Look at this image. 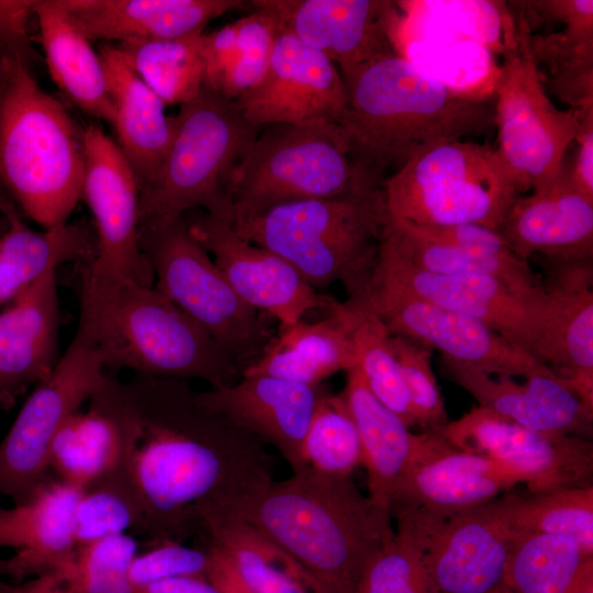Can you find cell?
<instances>
[{"mask_svg":"<svg viewBox=\"0 0 593 593\" xmlns=\"http://www.w3.org/2000/svg\"><path fill=\"white\" fill-rule=\"evenodd\" d=\"M178 380L143 378V412L127 471L154 541L198 534L210 512L226 513L272 481L264 444L200 406Z\"/></svg>","mask_w":593,"mask_h":593,"instance_id":"obj_1","label":"cell"},{"mask_svg":"<svg viewBox=\"0 0 593 593\" xmlns=\"http://www.w3.org/2000/svg\"><path fill=\"white\" fill-rule=\"evenodd\" d=\"M343 79L346 108L338 125L354 164L378 186L388 168L494 127L488 98L458 92L395 52L369 59Z\"/></svg>","mask_w":593,"mask_h":593,"instance_id":"obj_2","label":"cell"},{"mask_svg":"<svg viewBox=\"0 0 593 593\" xmlns=\"http://www.w3.org/2000/svg\"><path fill=\"white\" fill-rule=\"evenodd\" d=\"M225 514L287 553L318 593H356L371 559L394 536L391 514L363 494L351 475L310 468L272 481Z\"/></svg>","mask_w":593,"mask_h":593,"instance_id":"obj_3","label":"cell"},{"mask_svg":"<svg viewBox=\"0 0 593 593\" xmlns=\"http://www.w3.org/2000/svg\"><path fill=\"white\" fill-rule=\"evenodd\" d=\"M80 299L78 327L105 368L154 379H201L211 388L243 376L237 361L154 284L86 267Z\"/></svg>","mask_w":593,"mask_h":593,"instance_id":"obj_4","label":"cell"},{"mask_svg":"<svg viewBox=\"0 0 593 593\" xmlns=\"http://www.w3.org/2000/svg\"><path fill=\"white\" fill-rule=\"evenodd\" d=\"M31 60L0 55V183L44 230L67 223L81 200L83 128L46 93Z\"/></svg>","mask_w":593,"mask_h":593,"instance_id":"obj_5","label":"cell"},{"mask_svg":"<svg viewBox=\"0 0 593 593\" xmlns=\"http://www.w3.org/2000/svg\"><path fill=\"white\" fill-rule=\"evenodd\" d=\"M387 217L382 188L283 203L233 225L244 239L291 264L314 289L367 287Z\"/></svg>","mask_w":593,"mask_h":593,"instance_id":"obj_6","label":"cell"},{"mask_svg":"<svg viewBox=\"0 0 593 593\" xmlns=\"http://www.w3.org/2000/svg\"><path fill=\"white\" fill-rule=\"evenodd\" d=\"M168 153L139 191V224L184 216L192 209L234 223L233 182L259 128L235 102L203 85L180 105Z\"/></svg>","mask_w":593,"mask_h":593,"instance_id":"obj_7","label":"cell"},{"mask_svg":"<svg viewBox=\"0 0 593 593\" xmlns=\"http://www.w3.org/2000/svg\"><path fill=\"white\" fill-rule=\"evenodd\" d=\"M382 193L389 215L415 225L494 231L519 194L496 149L470 141L416 154L383 180Z\"/></svg>","mask_w":593,"mask_h":593,"instance_id":"obj_8","label":"cell"},{"mask_svg":"<svg viewBox=\"0 0 593 593\" xmlns=\"http://www.w3.org/2000/svg\"><path fill=\"white\" fill-rule=\"evenodd\" d=\"M261 128L234 178L233 225L283 203L382 188L358 170L338 124Z\"/></svg>","mask_w":593,"mask_h":593,"instance_id":"obj_9","label":"cell"},{"mask_svg":"<svg viewBox=\"0 0 593 593\" xmlns=\"http://www.w3.org/2000/svg\"><path fill=\"white\" fill-rule=\"evenodd\" d=\"M139 245L154 286L206 331L244 370L273 336L233 290L184 216L139 224Z\"/></svg>","mask_w":593,"mask_h":593,"instance_id":"obj_10","label":"cell"},{"mask_svg":"<svg viewBox=\"0 0 593 593\" xmlns=\"http://www.w3.org/2000/svg\"><path fill=\"white\" fill-rule=\"evenodd\" d=\"M510 7L519 38L515 53L504 58L495 82V149L521 193L559 174L579 132L580 118L577 110H559L551 102L533 57L532 30L524 15Z\"/></svg>","mask_w":593,"mask_h":593,"instance_id":"obj_11","label":"cell"},{"mask_svg":"<svg viewBox=\"0 0 593 593\" xmlns=\"http://www.w3.org/2000/svg\"><path fill=\"white\" fill-rule=\"evenodd\" d=\"M105 369L94 344L78 327L66 353L36 383L0 443V494L20 504L48 479L54 438L111 380Z\"/></svg>","mask_w":593,"mask_h":593,"instance_id":"obj_12","label":"cell"},{"mask_svg":"<svg viewBox=\"0 0 593 593\" xmlns=\"http://www.w3.org/2000/svg\"><path fill=\"white\" fill-rule=\"evenodd\" d=\"M369 282L472 317L545 363L549 301L544 284L526 288L490 276L424 271L401 259L380 240Z\"/></svg>","mask_w":593,"mask_h":593,"instance_id":"obj_13","label":"cell"},{"mask_svg":"<svg viewBox=\"0 0 593 593\" xmlns=\"http://www.w3.org/2000/svg\"><path fill=\"white\" fill-rule=\"evenodd\" d=\"M495 500L446 517L391 510L395 530L418 548L438 593H503L516 533Z\"/></svg>","mask_w":593,"mask_h":593,"instance_id":"obj_14","label":"cell"},{"mask_svg":"<svg viewBox=\"0 0 593 593\" xmlns=\"http://www.w3.org/2000/svg\"><path fill=\"white\" fill-rule=\"evenodd\" d=\"M348 299L373 312L390 334L436 349L441 358L492 376L527 378L551 371L483 323L413 294L369 282Z\"/></svg>","mask_w":593,"mask_h":593,"instance_id":"obj_15","label":"cell"},{"mask_svg":"<svg viewBox=\"0 0 593 593\" xmlns=\"http://www.w3.org/2000/svg\"><path fill=\"white\" fill-rule=\"evenodd\" d=\"M435 432L456 448L519 471L529 494L592 484L593 446L586 438L532 430L479 405Z\"/></svg>","mask_w":593,"mask_h":593,"instance_id":"obj_16","label":"cell"},{"mask_svg":"<svg viewBox=\"0 0 593 593\" xmlns=\"http://www.w3.org/2000/svg\"><path fill=\"white\" fill-rule=\"evenodd\" d=\"M83 199L93 216L97 253L93 271L154 284L139 245V187L119 145L99 126L83 128Z\"/></svg>","mask_w":593,"mask_h":593,"instance_id":"obj_17","label":"cell"},{"mask_svg":"<svg viewBox=\"0 0 593 593\" xmlns=\"http://www.w3.org/2000/svg\"><path fill=\"white\" fill-rule=\"evenodd\" d=\"M234 102L257 128L339 124L346 90L339 69L326 56L280 29L264 77Z\"/></svg>","mask_w":593,"mask_h":593,"instance_id":"obj_18","label":"cell"},{"mask_svg":"<svg viewBox=\"0 0 593 593\" xmlns=\"http://www.w3.org/2000/svg\"><path fill=\"white\" fill-rule=\"evenodd\" d=\"M187 222L237 295L281 327L302 321L312 310L327 311L335 301L318 293L282 257L244 239L232 224L205 212Z\"/></svg>","mask_w":593,"mask_h":593,"instance_id":"obj_19","label":"cell"},{"mask_svg":"<svg viewBox=\"0 0 593 593\" xmlns=\"http://www.w3.org/2000/svg\"><path fill=\"white\" fill-rule=\"evenodd\" d=\"M54 438L48 467L57 479L83 489L127 467L143 412V378L128 383L110 380Z\"/></svg>","mask_w":593,"mask_h":593,"instance_id":"obj_20","label":"cell"},{"mask_svg":"<svg viewBox=\"0 0 593 593\" xmlns=\"http://www.w3.org/2000/svg\"><path fill=\"white\" fill-rule=\"evenodd\" d=\"M526 478L485 456L454 447L435 430L417 434L411 463L393 501L406 507L446 517L489 503Z\"/></svg>","mask_w":593,"mask_h":593,"instance_id":"obj_21","label":"cell"},{"mask_svg":"<svg viewBox=\"0 0 593 593\" xmlns=\"http://www.w3.org/2000/svg\"><path fill=\"white\" fill-rule=\"evenodd\" d=\"M253 10L272 16L281 30L349 74L369 59L395 52L389 35L395 1L253 0Z\"/></svg>","mask_w":593,"mask_h":593,"instance_id":"obj_22","label":"cell"},{"mask_svg":"<svg viewBox=\"0 0 593 593\" xmlns=\"http://www.w3.org/2000/svg\"><path fill=\"white\" fill-rule=\"evenodd\" d=\"M327 391L283 379L247 374L228 385L195 393L197 403L262 444L275 447L293 473L303 471V440L315 409Z\"/></svg>","mask_w":593,"mask_h":593,"instance_id":"obj_23","label":"cell"},{"mask_svg":"<svg viewBox=\"0 0 593 593\" xmlns=\"http://www.w3.org/2000/svg\"><path fill=\"white\" fill-rule=\"evenodd\" d=\"M499 233L519 258L592 260L593 199L572 182L566 158L559 174L527 197H517Z\"/></svg>","mask_w":593,"mask_h":593,"instance_id":"obj_24","label":"cell"},{"mask_svg":"<svg viewBox=\"0 0 593 593\" xmlns=\"http://www.w3.org/2000/svg\"><path fill=\"white\" fill-rule=\"evenodd\" d=\"M79 494L80 489L48 478L25 502L0 504V548L14 552L0 560V575L19 583L68 568L76 551L74 512Z\"/></svg>","mask_w":593,"mask_h":593,"instance_id":"obj_25","label":"cell"},{"mask_svg":"<svg viewBox=\"0 0 593 593\" xmlns=\"http://www.w3.org/2000/svg\"><path fill=\"white\" fill-rule=\"evenodd\" d=\"M448 377L465 389L479 406L525 428L589 438L593 411L589 410L552 371L525 378L485 373L441 358Z\"/></svg>","mask_w":593,"mask_h":593,"instance_id":"obj_26","label":"cell"},{"mask_svg":"<svg viewBox=\"0 0 593 593\" xmlns=\"http://www.w3.org/2000/svg\"><path fill=\"white\" fill-rule=\"evenodd\" d=\"M542 280L549 301L546 366L593 411L592 260L550 261Z\"/></svg>","mask_w":593,"mask_h":593,"instance_id":"obj_27","label":"cell"},{"mask_svg":"<svg viewBox=\"0 0 593 593\" xmlns=\"http://www.w3.org/2000/svg\"><path fill=\"white\" fill-rule=\"evenodd\" d=\"M76 27L91 42L174 38L204 30L243 0H58Z\"/></svg>","mask_w":593,"mask_h":593,"instance_id":"obj_28","label":"cell"},{"mask_svg":"<svg viewBox=\"0 0 593 593\" xmlns=\"http://www.w3.org/2000/svg\"><path fill=\"white\" fill-rule=\"evenodd\" d=\"M526 19L559 22L564 27L548 34H530V48L542 82L570 109L593 107V1H514Z\"/></svg>","mask_w":593,"mask_h":593,"instance_id":"obj_29","label":"cell"},{"mask_svg":"<svg viewBox=\"0 0 593 593\" xmlns=\"http://www.w3.org/2000/svg\"><path fill=\"white\" fill-rule=\"evenodd\" d=\"M56 271L46 272L0 312V398L40 382L59 359Z\"/></svg>","mask_w":593,"mask_h":593,"instance_id":"obj_30","label":"cell"},{"mask_svg":"<svg viewBox=\"0 0 593 593\" xmlns=\"http://www.w3.org/2000/svg\"><path fill=\"white\" fill-rule=\"evenodd\" d=\"M99 56L115 109L113 128L118 145L141 191L159 170L171 145L177 119L166 114L164 102L128 66L115 45L104 44Z\"/></svg>","mask_w":593,"mask_h":593,"instance_id":"obj_31","label":"cell"},{"mask_svg":"<svg viewBox=\"0 0 593 593\" xmlns=\"http://www.w3.org/2000/svg\"><path fill=\"white\" fill-rule=\"evenodd\" d=\"M317 322L303 320L279 327L261 355L243 376L265 374L287 381L320 385L339 370L355 366L351 317L345 303L336 300Z\"/></svg>","mask_w":593,"mask_h":593,"instance_id":"obj_32","label":"cell"},{"mask_svg":"<svg viewBox=\"0 0 593 593\" xmlns=\"http://www.w3.org/2000/svg\"><path fill=\"white\" fill-rule=\"evenodd\" d=\"M346 373L340 394L359 435L368 496L390 513L415 451L417 434L374 398L355 367Z\"/></svg>","mask_w":593,"mask_h":593,"instance_id":"obj_33","label":"cell"},{"mask_svg":"<svg viewBox=\"0 0 593 593\" xmlns=\"http://www.w3.org/2000/svg\"><path fill=\"white\" fill-rule=\"evenodd\" d=\"M34 12L54 82L83 112L113 126L115 109L100 56L91 42L71 22L58 0H36Z\"/></svg>","mask_w":593,"mask_h":593,"instance_id":"obj_34","label":"cell"},{"mask_svg":"<svg viewBox=\"0 0 593 593\" xmlns=\"http://www.w3.org/2000/svg\"><path fill=\"white\" fill-rule=\"evenodd\" d=\"M8 230L0 237V305L9 304L46 272L59 265L93 260L96 236L80 224H61L35 231L20 214L7 220Z\"/></svg>","mask_w":593,"mask_h":593,"instance_id":"obj_35","label":"cell"},{"mask_svg":"<svg viewBox=\"0 0 593 593\" xmlns=\"http://www.w3.org/2000/svg\"><path fill=\"white\" fill-rule=\"evenodd\" d=\"M199 534L222 551L256 593H318L302 568L243 519L219 512L205 514Z\"/></svg>","mask_w":593,"mask_h":593,"instance_id":"obj_36","label":"cell"},{"mask_svg":"<svg viewBox=\"0 0 593 593\" xmlns=\"http://www.w3.org/2000/svg\"><path fill=\"white\" fill-rule=\"evenodd\" d=\"M380 242L410 265L433 273L490 276L526 288L542 280L515 254H484L446 245L417 234L410 224L388 214Z\"/></svg>","mask_w":593,"mask_h":593,"instance_id":"obj_37","label":"cell"},{"mask_svg":"<svg viewBox=\"0 0 593 593\" xmlns=\"http://www.w3.org/2000/svg\"><path fill=\"white\" fill-rule=\"evenodd\" d=\"M203 31L174 38L126 40L115 46L165 105H182L204 85Z\"/></svg>","mask_w":593,"mask_h":593,"instance_id":"obj_38","label":"cell"},{"mask_svg":"<svg viewBox=\"0 0 593 593\" xmlns=\"http://www.w3.org/2000/svg\"><path fill=\"white\" fill-rule=\"evenodd\" d=\"M593 571V555L564 537L516 533L503 593H571Z\"/></svg>","mask_w":593,"mask_h":593,"instance_id":"obj_39","label":"cell"},{"mask_svg":"<svg viewBox=\"0 0 593 593\" xmlns=\"http://www.w3.org/2000/svg\"><path fill=\"white\" fill-rule=\"evenodd\" d=\"M495 503L513 532L564 537L593 555L592 484L528 496L508 492Z\"/></svg>","mask_w":593,"mask_h":593,"instance_id":"obj_40","label":"cell"},{"mask_svg":"<svg viewBox=\"0 0 593 593\" xmlns=\"http://www.w3.org/2000/svg\"><path fill=\"white\" fill-rule=\"evenodd\" d=\"M351 317L355 368L367 388L387 409L409 427L416 421L400 366L391 346V334L384 323L357 301L344 302Z\"/></svg>","mask_w":593,"mask_h":593,"instance_id":"obj_41","label":"cell"},{"mask_svg":"<svg viewBox=\"0 0 593 593\" xmlns=\"http://www.w3.org/2000/svg\"><path fill=\"white\" fill-rule=\"evenodd\" d=\"M400 11L445 27L504 58L515 53L519 32L508 2L495 0L395 1Z\"/></svg>","mask_w":593,"mask_h":593,"instance_id":"obj_42","label":"cell"},{"mask_svg":"<svg viewBox=\"0 0 593 593\" xmlns=\"http://www.w3.org/2000/svg\"><path fill=\"white\" fill-rule=\"evenodd\" d=\"M143 512L127 468L116 470L80 490L74 512L76 549L91 542L141 530Z\"/></svg>","mask_w":593,"mask_h":593,"instance_id":"obj_43","label":"cell"},{"mask_svg":"<svg viewBox=\"0 0 593 593\" xmlns=\"http://www.w3.org/2000/svg\"><path fill=\"white\" fill-rule=\"evenodd\" d=\"M137 552L134 537L111 536L77 548L65 571L41 579L55 593H136L130 569Z\"/></svg>","mask_w":593,"mask_h":593,"instance_id":"obj_44","label":"cell"},{"mask_svg":"<svg viewBox=\"0 0 593 593\" xmlns=\"http://www.w3.org/2000/svg\"><path fill=\"white\" fill-rule=\"evenodd\" d=\"M306 468L331 477H350L362 466L359 435L342 394L326 392L309 424L303 446Z\"/></svg>","mask_w":593,"mask_h":593,"instance_id":"obj_45","label":"cell"},{"mask_svg":"<svg viewBox=\"0 0 593 593\" xmlns=\"http://www.w3.org/2000/svg\"><path fill=\"white\" fill-rule=\"evenodd\" d=\"M356 593H438L418 548L403 533L371 559Z\"/></svg>","mask_w":593,"mask_h":593,"instance_id":"obj_46","label":"cell"},{"mask_svg":"<svg viewBox=\"0 0 593 593\" xmlns=\"http://www.w3.org/2000/svg\"><path fill=\"white\" fill-rule=\"evenodd\" d=\"M234 22L237 32L235 63L216 91L232 101L261 80L280 32L272 16L257 10Z\"/></svg>","mask_w":593,"mask_h":593,"instance_id":"obj_47","label":"cell"},{"mask_svg":"<svg viewBox=\"0 0 593 593\" xmlns=\"http://www.w3.org/2000/svg\"><path fill=\"white\" fill-rule=\"evenodd\" d=\"M390 340L405 381L416 425L424 430L441 427L448 418L430 365L432 349L401 335L391 334Z\"/></svg>","mask_w":593,"mask_h":593,"instance_id":"obj_48","label":"cell"},{"mask_svg":"<svg viewBox=\"0 0 593 593\" xmlns=\"http://www.w3.org/2000/svg\"><path fill=\"white\" fill-rule=\"evenodd\" d=\"M209 562L210 551L204 544L189 547L180 541H154L148 550L135 556L130 569V580L136 590L172 577H205Z\"/></svg>","mask_w":593,"mask_h":593,"instance_id":"obj_49","label":"cell"},{"mask_svg":"<svg viewBox=\"0 0 593 593\" xmlns=\"http://www.w3.org/2000/svg\"><path fill=\"white\" fill-rule=\"evenodd\" d=\"M407 223L417 234L426 238L461 249L494 255L513 253L499 231L481 225L421 226Z\"/></svg>","mask_w":593,"mask_h":593,"instance_id":"obj_50","label":"cell"},{"mask_svg":"<svg viewBox=\"0 0 593 593\" xmlns=\"http://www.w3.org/2000/svg\"><path fill=\"white\" fill-rule=\"evenodd\" d=\"M33 0H0V55L16 54L32 61L29 23L35 15Z\"/></svg>","mask_w":593,"mask_h":593,"instance_id":"obj_51","label":"cell"},{"mask_svg":"<svg viewBox=\"0 0 593 593\" xmlns=\"http://www.w3.org/2000/svg\"><path fill=\"white\" fill-rule=\"evenodd\" d=\"M204 85L217 91L232 69L237 54L235 22L226 24L202 37Z\"/></svg>","mask_w":593,"mask_h":593,"instance_id":"obj_52","label":"cell"},{"mask_svg":"<svg viewBox=\"0 0 593 593\" xmlns=\"http://www.w3.org/2000/svg\"><path fill=\"white\" fill-rule=\"evenodd\" d=\"M579 112L580 127L574 142L577 147L567 160L569 175L574 186L593 199V107Z\"/></svg>","mask_w":593,"mask_h":593,"instance_id":"obj_53","label":"cell"},{"mask_svg":"<svg viewBox=\"0 0 593 593\" xmlns=\"http://www.w3.org/2000/svg\"><path fill=\"white\" fill-rule=\"evenodd\" d=\"M204 545L210 551L205 577L217 593H256L242 579L227 556L210 545Z\"/></svg>","mask_w":593,"mask_h":593,"instance_id":"obj_54","label":"cell"},{"mask_svg":"<svg viewBox=\"0 0 593 593\" xmlns=\"http://www.w3.org/2000/svg\"><path fill=\"white\" fill-rule=\"evenodd\" d=\"M136 593H217L206 577L180 575L158 580L141 588Z\"/></svg>","mask_w":593,"mask_h":593,"instance_id":"obj_55","label":"cell"},{"mask_svg":"<svg viewBox=\"0 0 593 593\" xmlns=\"http://www.w3.org/2000/svg\"><path fill=\"white\" fill-rule=\"evenodd\" d=\"M0 212L4 215L5 219L12 214L19 213L18 208L5 192L3 187L0 183Z\"/></svg>","mask_w":593,"mask_h":593,"instance_id":"obj_56","label":"cell"},{"mask_svg":"<svg viewBox=\"0 0 593 593\" xmlns=\"http://www.w3.org/2000/svg\"><path fill=\"white\" fill-rule=\"evenodd\" d=\"M571 593H593V571L585 574Z\"/></svg>","mask_w":593,"mask_h":593,"instance_id":"obj_57","label":"cell"},{"mask_svg":"<svg viewBox=\"0 0 593 593\" xmlns=\"http://www.w3.org/2000/svg\"><path fill=\"white\" fill-rule=\"evenodd\" d=\"M0 400H1V398H0Z\"/></svg>","mask_w":593,"mask_h":593,"instance_id":"obj_58","label":"cell"}]
</instances>
